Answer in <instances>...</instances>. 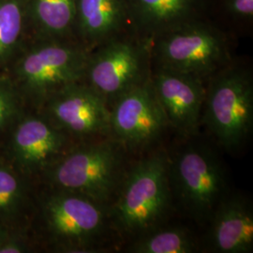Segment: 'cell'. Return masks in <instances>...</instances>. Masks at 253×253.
Instances as JSON below:
<instances>
[{"label": "cell", "mask_w": 253, "mask_h": 253, "mask_svg": "<svg viewBox=\"0 0 253 253\" xmlns=\"http://www.w3.org/2000/svg\"><path fill=\"white\" fill-rule=\"evenodd\" d=\"M148 42H139L118 36L89 53L84 82L106 100H115L149 78Z\"/></svg>", "instance_id": "cell-8"}, {"label": "cell", "mask_w": 253, "mask_h": 253, "mask_svg": "<svg viewBox=\"0 0 253 253\" xmlns=\"http://www.w3.org/2000/svg\"><path fill=\"white\" fill-rule=\"evenodd\" d=\"M54 126L84 142L110 136V108L86 83L77 82L57 91L42 107Z\"/></svg>", "instance_id": "cell-10"}, {"label": "cell", "mask_w": 253, "mask_h": 253, "mask_svg": "<svg viewBox=\"0 0 253 253\" xmlns=\"http://www.w3.org/2000/svg\"><path fill=\"white\" fill-rule=\"evenodd\" d=\"M89 53L70 40H34L19 54L9 77L22 99L41 109L57 91L84 81Z\"/></svg>", "instance_id": "cell-4"}, {"label": "cell", "mask_w": 253, "mask_h": 253, "mask_svg": "<svg viewBox=\"0 0 253 253\" xmlns=\"http://www.w3.org/2000/svg\"><path fill=\"white\" fill-rule=\"evenodd\" d=\"M225 9L235 20L250 21L253 17V0H226Z\"/></svg>", "instance_id": "cell-21"}, {"label": "cell", "mask_w": 253, "mask_h": 253, "mask_svg": "<svg viewBox=\"0 0 253 253\" xmlns=\"http://www.w3.org/2000/svg\"><path fill=\"white\" fill-rule=\"evenodd\" d=\"M128 18L127 0H76L74 34L92 51L119 36Z\"/></svg>", "instance_id": "cell-14"}, {"label": "cell", "mask_w": 253, "mask_h": 253, "mask_svg": "<svg viewBox=\"0 0 253 253\" xmlns=\"http://www.w3.org/2000/svg\"><path fill=\"white\" fill-rule=\"evenodd\" d=\"M126 148L111 136L73 146L43 173L53 189L109 207L126 172Z\"/></svg>", "instance_id": "cell-3"}, {"label": "cell", "mask_w": 253, "mask_h": 253, "mask_svg": "<svg viewBox=\"0 0 253 253\" xmlns=\"http://www.w3.org/2000/svg\"><path fill=\"white\" fill-rule=\"evenodd\" d=\"M72 137L43 116H28L18 121L10 139V155L25 174L43 172L73 145Z\"/></svg>", "instance_id": "cell-12"}, {"label": "cell", "mask_w": 253, "mask_h": 253, "mask_svg": "<svg viewBox=\"0 0 253 253\" xmlns=\"http://www.w3.org/2000/svg\"><path fill=\"white\" fill-rule=\"evenodd\" d=\"M27 30L25 0H0V68L15 57Z\"/></svg>", "instance_id": "cell-18"}, {"label": "cell", "mask_w": 253, "mask_h": 253, "mask_svg": "<svg viewBox=\"0 0 253 253\" xmlns=\"http://www.w3.org/2000/svg\"><path fill=\"white\" fill-rule=\"evenodd\" d=\"M26 200L23 181L12 169L0 164V223L9 226L23 210Z\"/></svg>", "instance_id": "cell-19"}, {"label": "cell", "mask_w": 253, "mask_h": 253, "mask_svg": "<svg viewBox=\"0 0 253 253\" xmlns=\"http://www.w3.org/2000/svg\"><path fill=\"white\" fill-rule=\"evenodd\" d=\"M150 42L158 67L204 81L231 63L226 38L196 19L171 27Z\"/></svg>", "instance_id": "cell-7"}, {"label": "cell", "mask_w": 253, "mask_h": 253, "mask_svg": "<svg viewBox=\"0 0 253 253\" xmlns=\"http://www.w3.org/2000/svg\"><path fill=\"white\" fill-rule=\"evenodd\" d=\"M201 124L229 153L246 144L253 128V80L248 69L230 63L208 78Z\"/></svg>", "instance_id": "cell-5"}, {"label": "cell", "mask_w": 253, "mask_h": 253, "mask_svg": "<svg viewBox=\"0 0 253 253\" xmlns=\"http://www.w3.org/2000/svg\"><path fill=\"white\" fill-rule=\"evenodd\" d=\"M173 204L193 220L208 223L227 194L226 175L215 151L202 143L190 142L168 155Z\"/></svg>", "instance_id": "cell-6"}, {"label": "cell", "mask_w": 253, "mask_h": 253, "mask_svg": "<svg viewBox=\"0 0 253 253\" xmlns=\"http://www.w3.org/2000/svg\"><path fill=\"white\" fill-rule=\"evenodd\" d=\"M23 99L9 76H0V132L18 118Z\"/></svg>", "instance_id": "cell-20"}, {"label": "cell", "mask_w": 253, "mask_h": 253, "mask_svg": "<svg viewBox=\"0 0 253 253\" xmlns=\"http://www.w3.org/2000/svg\"><path fill=\"white\" fill-rule=\"evenodd\" d=\"M11 235H12V232L10 231L9 227L6 224L0 223V246L3 244Z\"/></svg>", "instance_id": "cell-23"}, {"label": "cell", "mask_w": 253, "mask_h": 253, "mask_svg": "<svg viewBox=\"0 0 253 253\" xmlns=\"http://www.w3.org/2000/svg\"><path fill=\"white\" fill-rule=\"evenodd\" d=\"M41 219L48 243L61 253L106 252L119 235L109 207L68 190L44 195Z\"/></svg>", "instance_id": "cell-2"}, {"label": "cell", "mask_w": 253, "mask_h": 253, "mask_svg": "<svg viewBox=\"0 0 253 253\" xmlns=\"http://www.w3.org/2000/svg\"><path fill=\"white\" fill-rule=\"evenodd\" d=\"M28 245L27 240L17 235H12L0 246V253H27Z\"/></svg>", "instance_id": "cell-22"}, {"label": "cell", "mask_w": 253, "mask_h": 253, "mask_svg": "<svg viewBox=\"0 0 253 253\" xmlns=\"http://www.w3.org/2000/svg\"><path fill=\"white\" fill-rule=\"evenodd\" d=\"M126 252L132 253H192L198 251L194 235L184 226L155 227L132 238Z\"/></svg>", "instance_id": "cell-17"}, {"label": "cell", "mask_w": 253, "mask_h": 253, "mask_svg": "<svg viewBox=\"0 0 253 253\" xmlns=\"http://www.w3.org/2000/svg\"><path fill=\"white\" fill-rule=\"evenodd\" d=\"M206 248L211 253H249L253 250V208L249 198L228 194L208 222Z\"/></svg>", "instance_id": "cell-13"}, {"label": "cell", "mask_w": 253, "mask_h": 253, "mask_svg": "<svg viewBox=\"0 0 253 253\" xmlns=\"http://www.w3.org/2000/svg\"><path fill=\"white\" fill-rule=\"evenodd\" d=\"M173 205L168 153L159 149L126 169L109 209L119 235L134 238L163 224Z\"/></svg>", "instance_id": "cell-1"}, {"label": "cell", "mask_w": 253, "mask_h": 253, "mask_svg": "<svg viewBox=\"0 0 253 253\" xmlns=\"http://www.w3.org/2000/svg\"><path fill=\"white\" fill-rule=\"evenodd\" d=\"M76 0H25L34 40H70L75 30Z\"/></svg>", "instance_id": "cell-16"}, {"label": "cell", "mask_w": 253, "mask_h": 253, "mask_svg": "<svg viewBox=\"0 0 253 253\" xmlns=\"http://www.w3.org/2000/svg\"><path fill=\"white\" fill-rule=\"evenodd\" d=\"M168 126L150 76L118 97L110 106V136L127 152L154 145Z\"/></svg>", "instance_id": "cell-9"}, {"label": "cell", "mask_w": 253, "mask_h": 253, "mask_svg": "<svg viewBox=\"0 0 253 253\" xmlns=\"http://www.w3.org/2000/svg\"><path fill=\"white\" fill-rule=\"evenodd\" d=\"M204 0H127L128 17L150 41L163 31L195 19Z\"/></svg>", "instance_id": "cell-15"}, {"label": "cell", "mask_w": 253, "mask_h": 253, "mask_svg": "<svg viewBox=\"0 0 253 253\" xmlns=\"http://www.w3.org/2000/svg\"><path fill=\"white\" fill-rule=\"evenodd\" d=\"M155 94L172 126L185 138L198 133L206 96V81L157 67L150 74Z\"/></svg>", "instance_id": "cell-11"}]
</instances>
